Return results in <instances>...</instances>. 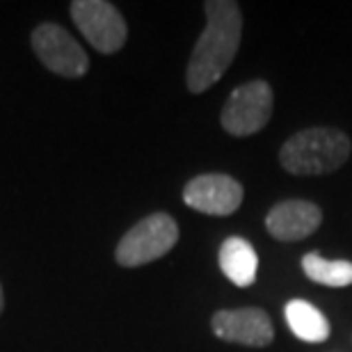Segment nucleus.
I'll use <instances>...</instances> for the list:
<instances>
[{
    "label": "nucleus",
    "mask_w": 352,
    "mask_h": 352,
    "mask_svg": "<svg viewBox=\"0 0 352 352\" xmlns=\"http://www.w3.org/2000/svg\"><path fill=\"white\" fill-rule=\"evenodd\" d=\"M350 138L339 129L316 126L295 133L279 151V163L288 174L318 176L329 174L350 158Z\"/></svg>",
    "instance_id": "obj_2"
},
{
    "label": "nucleus",
    "mask_w": 352,
    "mask_h": 352,
    "mask_svg": "<svg viewBox=\"0 0 352 352\" xmlns=\"http://www.w3.org/2000/svg\"><path fill=\"white\" fill-rule=\"evenodd\" d=\"M179 243V224L167 213H151L126 231L117 243L115 258L124 267H140L170 254Z\"/></svg>",
    "instance_id": "obj_3"
},
{
    "label": "nucleus",
    "mask_w": 352,
    "mask_h": 352,
    "mask_svg": "<svg viewBox=\"0 0 352 352\" xmlns=\"http://www.w3.org/2000/svg\"><path fill=\"white\" fill-rule=\"evenodd\" d=\"M243 186L229 174H199L183 188V201L190 208L217 217L236 213L243 204Z\"/></svg>",
    "instance_id": "obj_7"
},
{
    "label": "nucleus",
    "mask_w": 352,
    "mask_h": 352,
    "mask_svg": "<svg viewBox=\"0 0 352 352\" xmlns=\"http://www.w3.org/2000/svg\"><path fill=\"white\" fill-rule=\"evenodd\" d=\"M322 210L307 199H284L267 210L265 229L281 243L305 241L320 227Z\"/></svg>",
    "instance_id": "obj_9"
},
{
    "label": "nucleus",
    "mask_w": 352,
    "mask_h": 352,
    "mask_svg": "<svg viewBox=\"0 0 352 352\" xmlns=\"http://www.w3.org/2000/svg\"><path fill=\"white\" fill-rule=\"evenodd\" d=\"M302 270L311 281L322 286L343 288L352 284V263L350 261H327L318 252H309L302 256Z\"/></svg>",
    "instance_id": "obj_12"
},
{
    "label": "nucleus",
    "mask_w": 352,
    "mask_h": 352,
    "mask_svg": "<svg viewBox=\"0 0 352 352\" xmlns=\"http://www.w3.org/2000/svg\"><path fill=\"white\" fill-rule=\"evenodd\" d=\"M5 309V293H3V284H0V314H3Z\"/></svg>",
    "instance_id": "obj_13"
},
{
    "label": "nucleus",
    "mask_w": 352,
    "mask_h": 352,
    "mask_svg": "<svg viewBox=\"0 0 352 352\" xmlns=\"http://www.w3.org/2000/svg\"><path fill=\"white\" fill-rule=\"evenodd\" d=\"M286 322L298 339L307 343H322L329 336V320L307 300H291L284 309Z\"/></svg>",
    "instance_id": "obj_11"
},
{
    "label": "nucleus",
    "mask_w": 352,
    "mask_h": 352,
    "mask_svg": "<svg viewBox=\"0 0 352 352\" xmlns=\"http://www.w3.org/2000/svg\"><path fill=\"white\" fill-rule=\"evenodd\" d=\"M72 19L89 46L103 55L119 53L129 39V25L122 12L105 0H74Z\"/></svg>",
    "instance_id": "obj_5"
},
{
    "label": "nucleus",
    "mask_w": 352,
    "mask_h": 352,
    "mask_svg": "<svg viewBox=\"0 0 352 352\" xmlns=\"http://www.w3.org/2000/svg\"><path fill=\"white\" fill-rule=\"evenodd\" d=\"M220 270L238 288H248L254 284L258 272V256L252 243L241 236H229L220 248Z\"/></svg>",
    "instance_id": "obj_10"
},
{
    "label": "nucleus",
    "mask_w": 352,
    "mask_h": 352,
    "mask_svg": "<svg viewBox=\"0 0 352 352\" xmlns=\"http://www.w3.org/2000/svg\"><path fill=\"white\" fill-rule=\"evenodd\" d=\"M274 94L265 80H250L229 94L222 108L220 124L234 138L254 135L265 129L272 117Z\"/></svg>",
    "instance_id": "obj_4"
},
{
    "label": "nucleus",
    "mask_w": 352,
    "mask_h": 352,
    "mask_svg": "<svg viewBox=\"0 0 352 352\" xmlns=\"http://www.w3.org/2000/svg\"><path fill=\"white\" fill-rule=\"evenodd\" d=\"M210 327L224 343H238L248 348H265L274 339L272 320L263 309H222L210 318Z\"/></svg>",
    "instance_id": "obj_8"
},
{
    "label": "nucleus",
    "mask_w": 352,
    "mask_h": 352,
    "mask_svg": "<svg viewBox=\"0 0 352 352\" xmlns=\"http://www.w3.org/2000/svg\"><path fill=\"white\" fill-rule=\"evenodd\" d=\"M32 51L48 72L62 78H82L89 72V58L67 28L58 23H39L32 30Z\"/></svg>",
    "instance_id": "obj_6"
},
{
    "label": "nucleus",
    "mask_w": 352,
    "mask_h": 352,
    "mask_svg": "<svg viewBox=\"0 0 352 352\" xmlns=\"http://www.w3.org/2000/svg\"><path fill=\"white\" fill-rule=\"evenodd\" d=\"M206 28L192 48L186 72V85L201 94L227 74L243 39V14L234 0H208L204 5Z\"/></svg>",
    "instance_id": "obj_1"
}]
</instances>
